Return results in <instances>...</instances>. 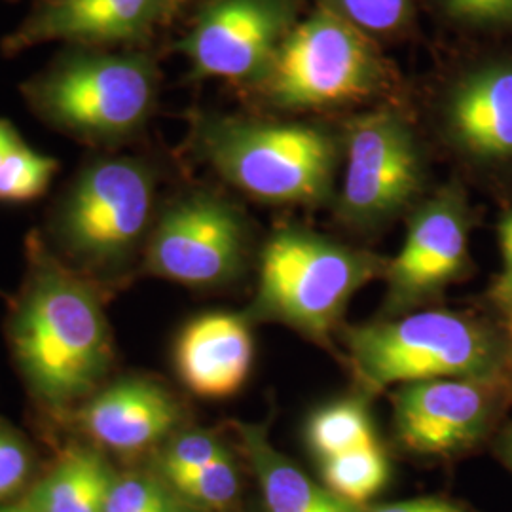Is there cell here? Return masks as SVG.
<instances>
[{
  "instance_id": "5b68a950",
  "label": "cell",
  "mask_w": 512,
  "mask_h": 512,
  "mask_svg": "<svg viewBox=\"0 0 512 512\" xmlns=\"http://www.w3.org/2000/svg\"><path fill=\"white\" fill-rule=\"evenodd\" d=\"M382 67L366 33L323 8L293 25L264 74L275 107L327 109L365 99L378 88Z\"/></svg>"
},
{
  "instance_id": "4dcf8cb0",
  "label": "cell",
  "mask_w": 512,
  "mask_h": 512,
  "mask_svg": "<svg viewBox=\"0 0 512 512\" xmlns=\"http://www.w3.org/2000/svg\"><path fill=\"white\" fill-rule=\"evenodd\" d=\"M497 452L499 458L503 459V463L512 471V423L503 429L501 437L497 440Z\"/></svg>"
},
{
  "instance_id": "9a60e30c",
  "label": "cell",
  "mask_w": 512,
  "mask_h": 512,
  "mask_svg": "<svg viewBox=\"0 0 512 512\" xmlns=\"http://www.w3.org/2000/svg\"><path fill=\"white\" fill-rule=\"evenodd\" d=\"M446 120L463 152L484 162L512 160V63L463 76L450 93Z\"/></svg>"
},
{
  "instance_id": "83f0119b",
  "label": "cell",
  "mask_w": 512,
  "mask_h": 512,
  "mask_svg": "<svg viewBox=\"0 0 512 512\" xmlns=\"http://www.w3.org/2000/svg\"><path fill=\"white\" fill-rule=\"evenodd\" d=\"M499 249H501V272L495 277L490 289V300H501L512 294V207L499 224Z\"/></svg>"
},
{
  "instance_id": "ffe728a7",
  "label": "cell",
  "mask_w": 512,
  "mask_h": 512,
  "mask_svg": "<svg viewBox=\"0 0 512 512\" xmlns=\"http://www.w3.org/2000/svg\"><path fill=\"white\" fill-rule=\"evenodd\" d=\"M325 486L349 503L361 507L380 494L389 478V461L382 444L321 463Z\"/></svg>"
},
{
  "instance_id": "4316f807",
  "label": "cell",
  "mask_w": 512,
  "mask_h": 512,
  "mask_svg": "<svg viewBox=\"0 0 512 512\" xmlns=\"http://www.w3.org/2000/svg\"><path fill=\"white\" fill-rule=\"evenodd\" d=\"M448 16L471 25H509L512 0H440Z\"/></svg>"
},
{
  "instance_id": "f546056e",
  "label": "cell",
  "mask_w": 512,
  "mask_h": 512,
  "mask_svg": "<svg viewBox=\"0 0 512 512\" xmlns=\"http://www.w3.org/2000/svg\"><path fill=\"white\" fill-rule=\"evenodd\" d=\"M495 311H497V334L505 353V368L507 376L512 384V294L507 298L495 300Z\"/></svg>"
},
{
  "instance_id": "f1b7e54d",
  "label": "cell",
  "mask_w": 512,
  "mask_h": 512,
  "mask_svg": "<svg viewBox=\"0 0 512 512\" xmlns=\"http://www.w3.org/2000/svg\"><path fill=\"white\" fill-rule=\"evenodd\" d=\"M370 512H475L467 505L446 497H418L408 501L389 503Z\"/></svg>"
},
{
  "instance_id": "1f68e13d",
  "label": "cell",
  "mask_w": 512,
  "mask_h": 512,
  "mask_svg": "<svg viewBox=\"0 0 512 512\" xmlns=\"http://www.w3.org/2000/svg\"><path fill=\"white\" fill-rule=\"evenodd\" d=\"M16 137H18L16 129L12 128L8 122L0 120V165L4 162V158H6L8 150L12 147V143L16 141Z\"/></svg>"
},
{
  "instance_id": "836d02e7",
  "label": "cell",
  "mask_w": 512,
  "mask_h": 512,
  "mask_svg": "<svg viewBox=\"0 0 512 512\" xmlns=\"http://www.w3.org/2000/svg\"><path fill=\"white\" fill-rule=\"evenodd\" d=\"M165 4H183V2H186V0H162Z\"/></svg>"
},
{
  "instance_id": "484cf974",
  "label": "cell",
  "mask_w": 512,
  "mask_h": 512,
  "mask_svg": "<svg viewBox=\"0 0 512 512\" xmlns=\"http://www.w3.org/2000/svg\"><path fill=\"white\" fill-rule=\"evenodd\" d=\"M33 469L29 444L12 427L0 423V501L23 488Z\"/></svg>"
},
{
  "instance_id": "3957f363",
  "label": "cell",
  "mask_w": 512,
  "mask_h": 512,
  "mask_svg": "<svg viewBox=\"0 0 512 512\" xmlns=\"http://www.w3.org/2000/svg\"><path fill=\"white\" fill-rule=\"evenodd\" d=\"M346 346L370 389L440 378L509 380L497 330L456 311H408L353 327Z\"/></svg>"
},
{
  "instance_id": "7a4b0ae2",
  "label": "cell",
  "mask_w": 512,
  "mask_h": 512,
  "mask_svg": "<svg viewBox=\"0 0 512 512\" xmlns=\"http://www.w3.org/2000/svg\"><path fill=\"white\" fill-rule=\"evenodd\" d=\"M385 268L380 256L308 230H277L264 245L255 300L245 317L287 325L325 344L351 298L384 275Z\"/></svg>"
},
{
  "instance_id": "cb8c5ba5",
  "label": "cell",
  "mask_w": 512,
  "mask_h": 512,
  "mask_svg": "<svg viewBox=\"0 0 512 512\" xmlns=\"http://www.w3.org/2000/svg\"><path fill=\"white\" fill-rule=\"evenodd\" d=\"M230 456L224 444L209 431H184L165 444L160 469L165 480L184 475Z\"/></svg>"
},
{
  "instance_id": "44dd1931",
  "label": "cell",
  "mask_w": 512,
  "mask_h": 512,
  "mask_svg": "<svg viewBox=\"0 0 512 512\" xmlns=\"http://www.w3.org/2000/svg\"><path fill=\"white\" fill-rule=\"evenodd\" d=\"M57 162L16 137L0 165V203L33 202L54 179Z\"/></svg>"
},
{
  "instance_id": "9c48e42d",
  "label": "cell",
  "mask_w": 512,
  "mask_h": 512,
  "mask_svg": "<svg viewBox=\"0 0 512 512\" xmlns=\"http://www.w3.org/2000/svg\"><path fill=\"white\" fill-rule=\"evenodd\" d=\"M245 228L230 203L196 194L162 215L148 243V274L188 287H217L243 264Z\"/></svg>"
},
{
  "instance_id": "e0dca14e",
  "label": "cell",
  "mask_w": 512,
  "mask_h": 512,
  "mask_svg": "<svg viewBox=\"0 0 512 512\" xmlns=\"http://www.w3.org/2000/svg\"><path fill=\"white\" fill-rule=\"evenodd\" d=\"M234 427L255 469L268 512H361L285 458L262 425L236 421Z\"/></svg>"
},
{
  "instance_id": "7c38bea8",
  "label": "cell",
  "mask_w": 512,
  "mask_h": 512,
  "mask_svg": "<svg viewBox=\"0 0 512 512\" xmlns=\"http://www.w3.org/2000/svg\"><path fill=\"white\" fill-rule=\"evenodd\" d=\"M291 19V0H213L179 48L198 76L264 78Z\"/></svg>"
},
{
  "instance_id": "30bf717a",
  "label": "cell",
  "mask_w": 512,
  "mask_h": 512,
  "mask_svg": "<svg viewBox=\"0 0 512 512\" xmlns=\"http://www.w3.org/2000/svg\"><path fill=\"white\" fill-rule=\"evenodd\" d=\"M469 207L458 186L440 190L408 222L399 255L385 268V311L403 315L437 298L469 268Z\"/></svg>"
},
{
  "instance_id": "277c9868",
  "label": "cell",
  "mask_w": 512,
  "mask_h": 512,
  "mask_svg": "<svg viewBox=\"0 0 512 512\" xmlns=\"http://www.w3.org/2000/svg\"><path fill=\"white\" fill-rule=\"evenodd\" d=\"M200 150L224 181L268 203L325 202L338 165L334 139L304 124L215 120L203 129Z\"/></svg>"
},
{
  "instance_id": "d4e9b609",
  "label": "cell",
  "mask_w": 512,
  "mask_h": 512,
  "mask_svg": "<svg viewBox=\"0 0 512 512\" xmlns=\"http://www.w3.org/2000/svg\"><path fill=\"white\" fill-rule=\"evenodd\" d=\"M334 12L366 35H389L410 16V0H332Z\"/></svg>"
},
{
  "instance_id": "d6986e66",
  "label": "cell",
  "mask_w": 512,
  "mask_h": 512,
  "mask_svg": "<svg viewBox=\"0 0 512 512\" xmlns=\"http://www.w3.org/2000/svg\"><path fill=\"white\" fill-rule=\"evenodd\" d=\"M306 440L319 463L380 444L363 399H340L315 410L306 425Z\"/></svg>"
},
{
  "instance_id": "ac0fdd59",
  "label": "cell",
  "mask_w": 512,
  "mask_h": 512,
  "mask_svg": "<svg viewBox=\"0 0 512 512\" xmlns=\"http://www.w3.org/2000/svg\"><path fill=\"white\" fill-rule=\"evenodd\" d=\"M112 480L97 452L74 448L38 482L27 503L38 512H105Z\"/></svg>"
},
{
  "instance_id": "d6a6232c",
  "label": "cell",
  "mask_w": 512,
  "mask_h": 512,
  "mask_svg": "<svg viewBox=\"0 0 512 512\" xmlns=\"http://www.w3.org/2000/svg\"><path fill=\"white\" fill-rule=\"evenodd\" d=\"M0 512H38L37 509H33L27 501L21 503V505H14V507H2Z\"/></svg>"
},
{
  "instance_id": "6da1fadb",
  "label": "cell",
  "mask_w": 512,
  "mask_h": 512,
  "mask_svg": "<svg viewBox=\"0 0 512 512\" xmlns=\"http://www.w3.org/2000/svg\"><path fill=\"white\" fill-rule=\"evenodd\" d=\"M8 340L33 397L59 410L97 393L114 361L99 289L37 243Z\"/></svg>"
},
{
  "instance_id": "5bb4252c",
  "label": "cell",
  "mask_w": 512,
  "mask_h": 512,
  "mask_svg": "<svg viewBox=\"0 0 512 512\" xmlns=\"http://www.w3.org/2000/svg\"><path fill=\"white\" fill-rule=\"evenodd\" d=\"M253 355V332L245 315L207 313L184 327L175 348V365L194 395L228 399L247 382Z\"/></svg>"
},
{
  "instance_id": "8992f818",
  "label": "cell",
  "mask_w": 512,
  "mask_h": 512,
  "mask_svg": "<svg viewBox=\"0 0 512 512\" xmlns=\"http://www.w3.org/2000/svg\"><path fill=\"white\" fill-rule=\"evenodd\" d=\"M152 203L154 179L147 165L128 158L97 162L61 205V247L86 270H118L145 236Z\"/></svg>"
},
{
  "instance_id": "2e32d148",
  "label": "cell",
  "mask_w": 512,
  "mask_h": 512,
  "mask_svg": "<svg viewBox=\"0 0 512 512\" xmlns=\"http://www.w3.org/2000/svg\"><path fill=\"white\" fill-rule=\"evenodd\" d=\"M162 8V0H52L8 44L21 48L50 40H137L147 35Z\"/></svg>"
},
{
  "instance_id": "7402d4cb",
  "label": "cell",
  "mask_w": 512,
  "mask_h": 512,
  "mask_svg": "<svg viewBox=\"0 0 512 512\" xmlns=\"http://www.w3.org/2000/svg\"><path fill=\"white\" fill-rule=\"evenodd\" d=\"M169 488L186 501L203 507L219 509L230 505L239 492L238 469L232 456L217 459L202 469L173 476L167 480Z\"/></svg>"
},
{
  "instance_id": "4fadbf2b",
  "label": "cell",
  "mask_w": 512,
  "mask_h": 512,
  "mask_svg": "<svg viewBox=\"0 0 512 512\" xmlns=\"http://www.w3.org/2000/svg\"><path fill=\"white\" fill-rule=\"evenodd\" d=\"M76 418L99 446L116 454H139L173 433L181 406L164 385L133 376L93 393Z\"/></svg>"
},
{
  "instance_id": "ba28073f",
  "label": "cell",
  "mask_w": 512,
  "mask_h": 512,
  "mask_svg": "<svg viewBox=\"0 0 512 512\" xmlns=\"http://www.w3.org/2000/svg\"><path fill=\"white\" fill-rule=\"evenodd\" d=\"M344 154L338 209L351 226H380L420 194V147L414 131L397 112L374 110L349 122Z\"/></svg>"
},
{
  "instance_id": "52a82bcc",
  "label": "cell",
  "mask_w": 512,
  "mask_h": 512,
  "mask_svg": "<svg viewBox=\"0 0 512 512\" xmlns=\"http://www.w3.org/2000/svg\"><path fill=\"white\" fill-rule=\"evenodd\" d=\"M156 95L154 67L141 55L76 57L31 90L57 128L93 139H118L147 120Z\"/></svg>"
},
{
  "instance_id": "8fae6325",
  "label": "cell",
  "mask_w": 512,
  "mask_h": 512,
  "mask_svg": "<svg viewBox=\"0 0 512 512\" xmlns=\"http://www.w3.org/2000/svg\"><path fill=\"white\" fill-rule=\"evenodd\" d=\"M511 395L509 380L440 378L401 385L393 395L395 433L418 454L461 452L486 437Z\"/></svg>"
},
{
  "instance_id": "603a6c76",
  "label": "cell",
  "mask_w": 512,
  "mask_h": 512,
  "mask_svg": "<svg viewBox=\"0 0 512 512\" xmlns=\"http://www.w3.org/2000/svg\"><path fill=\"white\" fill-rule=\"evenodd\" d=\"M105 512H184L179 495L156 478L114 476Z\"/></svg>"
}]
</instances>
